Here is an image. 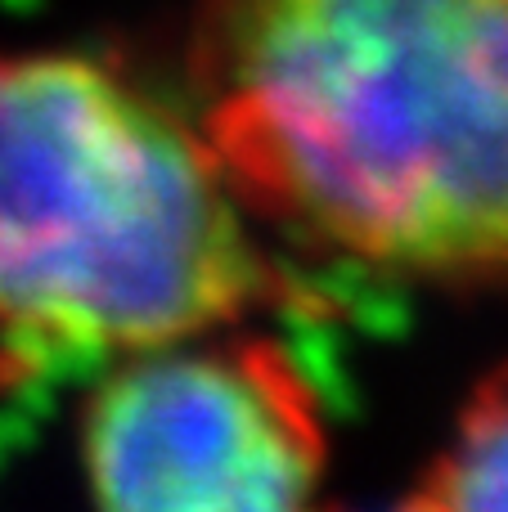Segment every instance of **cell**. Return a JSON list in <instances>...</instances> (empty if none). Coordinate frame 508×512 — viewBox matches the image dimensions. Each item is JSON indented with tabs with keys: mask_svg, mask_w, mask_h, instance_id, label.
<instances>
[{
	"mask_svg": "<svg viewBox=\"0 0 508 512\" xmlns=\"http://www.w3.org/2000/svg\"><path fill=\"white\" fill-rule=\"evenodd\" d=\"M279 292L203 126L86 54H0V351L104 369Z\"/></svg>",
	"mask_w": 508,
	"mask_h": 512,
	"instance_id": "cell-2",
	"label": "cell"
},
{
	"mask_svg": "<svg viewBox=\"0 0 508 512\" xmlns=\"http://www.w3.org/2000/svg\"><path fill=\"white\" fill-rule=\"evenodd\" d=\"M194 68L252 216L396 279L508 274V0H203Z\"/></svg>",
	"mask_w": 508,
	"mask_h": 512,
	"instance_id": "cell-1",
	"label": "cell"
},
{
	"mask_svg": "<svg viewBox=\"0 0 508 512\" xmlns=\"http://www.w3.org/2000/svg\"><path fill=\"white\" fill-rule=\"evenodd\" d=\"M401 512H508V364L464 400Z\"/></svg>",
	"mask_w": 508,
	"mask_h": 512,
	"instance_id": "cell-4",
	"label": "cell"
},
{
	"mask_svg": "<svg viewBox=\"0 0 508 512\" xmlns=\"http://www.w3.org/2000/svg\"><path fill=\"white\" fill-rule=\"evenodd\" d=\"M77 463L90 512H333L320 387L248 324L95 369Z\"/></svg>",
	"mask_w": 508,
	"mask_h": 512,
	"instance_id": "cell-3",
	"label": "cell"
}]
</instances>
